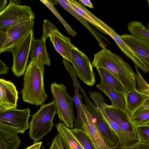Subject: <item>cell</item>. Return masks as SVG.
Listing matches in <instances>:
<instances>
[{"label":"cell","instance_id":"cell-1","mask_svg":"<svg viewBox=\"0 0 149 149\" xmlns=\"http://www.w3.org/2000/svg\"><path fill=\"white\" fill-rule=\"evenodd\" d=\"M92 65L93 67L104 68L115 77L123 85L126 96L130 92L136 89V73L132 67L106 47L94 55Z\"/></svg>","mask_w":149,"mask_h":149},{"label":"cell","instance_id":"cell-2","mask_svg":"<svg viewBox=\"0 0 149 149\" xmlns=\"http://www.w3.org/2000/svg\"><path fill=\"white\" fill-rule=\"evenodd\" d=\"M44 66L34 59L31 60L27 65L21 91L24 102L39 105L43 104L47 98L44 89Z\"/></svg>","mask_w":149,"mask_h":149},{"label":"cell","instance_id":"cell-3","mask_svg":"<svg viewBox=\"0 0 149 149\" xmlns=\"http://www.w3.org/2000/svg\"><path fill=\"white\" fill-rule=\"evenodd\" d=\"M56 110L53 100L49 103L41 105L39 110L31 116L29 123V135L34 142L40 141L51 130L54 125L53 120Z\"/></svg>","mask_w":149,"mask_h":149},{"label":"cell","instance_id":"cell-4","mask_svg":"<svg viewBox=\"0 0 149 149\" xmlns=\"http://www.w3.org/2000/svg\"><path fill=\"white\" fill-rule=\"evenodd\" d=\"M51 91L56 107V114L60 120L68 127L72 129L74 122V97L67 93L63 84L54 82L51 85Z\"/></svg>","mask_w":149,"mask_h":149},{"label":"cell","instance_id":"cell-5","mask_svg":"<svg viewBox=\"0 0 149 149\" xmlns=\"http://www.w3.org/2000/svg\"><path fill=\"white\" fill-rule=\"evenodd\" d=\"M35 16L31 8L10 0L8 5L0 12V29H8L15 25L26 21Z\"/></svg>","mask_w":149,"mask_h":149},{"label":"cell","instance_id":"cell-6","mask_svg":"<svg viewBox=\"0 0 149 149\" xmlns=\"http://www.w3.org/2000/svg\"><path fill=\"white\" fill-rule=\"evenodd\" d=\"M105 110L109 117L121 128L125 136L127 146L139 142L136 133L135 126L130 116L125 110L104 103Z\"/></svg>","mask_w":149,"mask_h":149},{"label":"cell","instance_id":"cell-7","mask_svg":"<svg viewBox=\"0 0 149 149\" xmlns=\"http://www.w3.org/2000/svg\"><path fill=\"white\" fill-rule=\"evenodd\" d=\"M30 113L29 108L22 110L14 108L0 112V128L23 134L29 128Z\"/></svg>","mask_w":149,"mask_h":149},{"label":"cell","instance_id":"cell-8","mask_svg":"<svg viewBox=\"0 0 149 149\" xmlns=\"http://www.w3.org/2000/svg\"><path fill=\"white\" fill-rule=\"evenodd\" d=\"M81 108L79 118L74 119V128L85 132L94 149H112L105 142L98 131L93 119L81 98Z\"/></svg>","mask_w":149,"mask_h":149},{"label":"cell","instance_id":"cell-9","mask_svg":"<svg viewBox=\"0 0 149 149\" xmlns=\"http://www.w3.org/2000/svg\"><path fill=\"white\" fill-rule=\"evenodd\" d=\"M33 35V30L10 51L13 56L11 70L13 74L18 77L24 74L26 70Z\"/></svg>","mask_w":149,"mask_h":149},{"label":"cell","instance_id":"cell-10","mask_svg":"<svg viewBox=\"0 0 149 149\" xmlns=\"http://www.w3.org/2000/svg\"><path fill=\"white\" fill-rule=\"evenodd\" d=\"M71 56L77 76L86 85L93 86L96 81L90 59L75 46L71 50Z\"/></svg>","mask_w":149,"mask_h":149},{"label":"cell","instance_id":"cell-11","mask_svg":"<svg viewBox=\"0 0 149 149\" xmlns=\"http://www.w3.org/2000/svg\"><path fill=\"white\" fill-rule=\"evenodd\" d=\"M80 90L85 101V106L91 116L102 137L107 144L112 149L115 148L113 137L111 129L104 120L97 107L89 100L83 89L80 85Z\"/></svg>","mask_w":149,"mask_h":149},{"label":"cell","instance_id":"cell-12","mask_svg":"<svg viewBox=\"0 0 149 149\" xmlns=\"http://www.w3.org/2000/svg\"><path fill=\"white\" fill-rule=\"evenodd\" d=\"M34 19H31L9 28L6 40L0 49V53L6 51L10 52L32 30L34 24Z\"/></svg>","mask_w":149,"mask_h":149},{"label":"cell","instance_id":"cell-13","mask_svg":"<svg viewBox=\"0 0 149 149\" xmlns=\"http://www.w3.org/2000/svg\"><path fill=\"white\" fill-rule=\"evenodd\" d=\"M18 92L9 81L0 79V112L17 108Z\"/></svg>","mask_w":149,"mask_h":149},{"label":"cell","instance_id":"cell-14","mask_svg":"<svg viewBox=\"0 0 149 149\" xmlns=\"http://www.w3.org/2000/svg\"><path fill=\"white\" fill-rule=\"evenodd\" d=\"M49 38L57 52L72 63L71 51L75 46L70 38L63 35L57 29L53 32Z\"/></svg>","mask_w":149,"mask_h":149},{"label":"cell","instance_id":"cell-15","mask_svg":"<svg viewBox=\"0 0 149 149\" xmlns=\"http://www.w3.org/2000/svg\"><path fill=\"white\" fill-rule=\"evenodd\" d=\"M105 102L104 100H100L97 101L95 104L111 129L113 137L115 147L127 146L125 136L121 128L117 124L111 119L107 114L104 107Z\"/></svg>","mask_w":149,"mask_h":149},{"label":"cell","instance_id":"cell-16","mask_svg":"<svg viewBox=\"0 0 149 149\" xmlns=\"http://www.w3.org/2000/svg\"><path fill=\"white\" fill-rule=\"evenodd\" d=\"M120 36L127 45L149 66V44L131 35L124 34Z\"/></svg>","mask_w":149,"mask_h":149},{"label":"cell","instance_id":"cell-17","mask_svg":"<svg viewBox=\"0 0 149 149\" xmlns=\"http://www.w3.org/2000/svg\"><path fill=\"white\" fill-rule=\"evenodd\" d=\"M31 60L34 59L43 66L51 65L50 59L47 51L46 41L42 38L33 39L32 41L30 52Z\"/></svg>","mask_w":149,"mask_h":149},{"label":"cell","instance_id":"cell-18","mask_svg":"<svg viewBox=\"0 0 149 149\" xmlns=\"http://www.w3.org/2000/svg\"><path fill=\"white\" fill-rule=\"evenodd\" d=\"M112 38L122 52L131 59L138 67L145 73L149 72V66L122 39L120 35L116 33Z\"/></svg>","mask_w":149,"mask_h":149},{"label":"cell","instance_id":"cell-19","mask_svg":"<svg viewBox=\"0 0 149 149\" xmlns=\"http://www.w3.org/2000/svg\"><path fill=\"white\" fill-rule=\"evenodd\" d=\"M149 100L148 97L140 93L137 89L132 90L126 96L125 111L132 119L136 111Z\"/></svg>","mask_w":149,"mask_h":149},{"label":"cell","instance_id":"cell-20","mask_svg":"<svg viewBox=\"0 0 149 149\" xmlns=\"http://www.w3.org/2000/svg\"><path fill=\"white\" fill-rule=\"evenodd\" d=\"M56 1L62 7L75 17L86 27L97 40L102 49L107 46L106 43L102 40V38H104L107 42L109 43L108 40L101 35L95 29L90 26L88 23L86 19L78 14L70 6L67 0Z\"/></svg>","mask_w":149,"mask_h":149},{"label":"cell","instance_id":"cell-21","mask_svg":"<svg viewBox=\"0 0 149 149\" xmlns=\"http://www.w3.org/2000/svg\"><path fill=\"white\" fill-rule=\"evenodd\" d=\"M56 127L64 148L65 149H84L71 129L64 123H58L56 125Z\"/></svg>","mask_w":149,"mask_h":149},{"label":"cell","instance_id":"cell-22","mask_svg":"<svg viewBox=\"0 0 149 149\" xmlns=\"http://www.w3.org/2000/svg\"><path fill=\"white\" fill-rule=\"evenodd\" d=\"M101 78L100 83L96 85V87L109 98L111 102V106L125 110L126 101L123 95L114 90L108 85L103 78Z\"/></svg>","mask_w":149,"mask_h":149},{"label":"cell","instance_id":"cell-23","mask_svg":"<svg viewBox=\"0 0 149 149\" xmlns=\"http://www.w3.org/2000/svg\"><path fill=\"white\" fill-rule=\"evenodd\" d=\"M20 144L17 134L0 128V149H17Z\"/></svg>","mask_w":149,"mask_h":149},{"label":"cell","instance_id":"cell-24","mask_svg":"<svg viewBox=\"0 0 149 149\" xmlns=\"http://www.w3.org/2000/svg\"><path fill=\"white\" fill-rule=\"evenodd\" d=\"M101 78H103L108 85L117 92L121 93L125 99L126 95L124 88L121 83L113 75L103 68H97Z\"/></svg>","mask_w":149,"mask_h":149},{"label":"cell","instance_id":"cell-25","mask_svg":"<svg viewBox=\"0 0 149 149\" xmlns=\"http://www.w3.org/2000/svg\"><path fill=\"white\" fill-rule=\"evenodd\" d=\"M131 35L138 38L149 44V29L141 22L131 21L127 25Z\"/></svg>","mask_w":149,"mask_h":149},{"label":"cell","instance_id":"cell-26","mask_svg":"<svg viewBox=\"0 0 149 149\" xmlns=\"http://www.w3.org/2000/svg\"><path fill=\"white\" fill-rule=\"evenodd\" d=\"M135 126H139L149 123V101H147L135 113L131 119Z\"/></svg>","mask_w":149,"mask_h":149},{"label":"cell","instance_id":"cell-27","mask_svg":"<svg viewBox=\"0 0 149 149\" xmlns=\"http://www.w3.org/2000/svg\"><path fill=\"white\" fill-rule=\"evenodd\" d=\"M67 1L70 6L78 14L84 18L88 22L94 26L100 32L104 34H107L104 31L100 28V26L95 22L93 18L81 8L79 1L73 0H67Z\"/></svg>","mask_w":149,"mask_h":149},{"label":"cell","instance_id":"cell-28","mask_svg":"<svg viewBox=\"0 0 149 149\" xmlns=\"http://www.w3.org/2000/svg\"><path fill=\"white\" fill-rule=\"evenodd\" d=\"M71 130L84 149H94L88 136L84 131L75 128Z\"/></svg>","mask_w":149,"mask_h":149},{"label":"cell","instance_id":"cell-29","mask_svg":"<svg viewBox=\"0 0 149 149\" xmlns=\"http://www.w3.org/2000/svg\"><path fill=\"white\" fill-rule=\"evenodd\" d=\"M40 1L49 8L60 20L65 28L67 33L73 37L77 34V33L70 27L60 15L55 8L54 4L52 1L40 0Z\"/></svg>","mask_w":149,"mask_h":149},{"label":"cell","instance_id":"cell-30","mask_svg":"<svg viewBox=\"0 0 149 149\" xmlns=\"http://www.w3.org/2000/svg\"><path fill=\"white\" fill-rule=\"evenodd\" d=\"M136 70V79L137 90L140 93L149 98V84L144 79L141 74L136 65L134 64Z\"/></svg>","mask_w":149,"mask_h":149},{"label":"cell","instance_id":"cell-31","mask_svg":"<svg viewBox=\"0 0 149 149\" xmlns=\"http://www.w3.org/2000/svg\"><path fill=\"white\" fill-rule=\"evenodd\" d=\"M135 129L139 142L149 145V125L135 126Z\"/></svg>","mask_w":149,"mask_h":149},{"label":"cell","instance_id":"cell-32","mask_svg":"<svg viewBox=\"0 0 149 149\" xmlns=\"http://www.w3.org/2000/svg\"><path fill=\"white\" fill-rule=\"evenodd\" d=\"M80 4L81 8L93 18L100 28L112 38L114 34L116 33L113 30L91 13L81 2Z\"/></svg>","mask_w":149,"mask_h":149},{"label":"cell","instance_id":"cell-33","mask_svg":"<svg viewBox=\"0 0 149 149\" xmlns=\"http://www.w3.org/2000/svg\"><path fill=\"white\" fill-rule=\"evenodd\" d=\"M57 29L54 25L48 20L45 19L43 24V35L42 37V39L46 41V39L50 37L53 32Z\"/></svg>","mask_w":149,"mask_h":149},{"label":"cell","instance_id":"cell-34","mask_svg":"<svg viewBox=\"0 0 149 149\" xmlns=\"http://www.w3.org/2000/svg\"><path fill=\"white\" fill-rule=\"evenodd\" d=\"M113 149H149V145L139 142L130 146H117Z\"/></svg>","mask_w":149,"mask_h":149},{"label":"cell","instance_id":"cell-35","mask_svg":"<svg viewBox=\"0 0 149 149\" xmlns=\"http://www.w3.org/2000/svg\"><path fill=\"white\" fill-rule=\"evenodd\" d=\"M49 149H64L59 134L54 138Z\"/></svg>","mask_w":149,"mask_h":149},{"label":"cell","instance_id":"cell-36","mask_svg":"<svg viewBox=\"0 0 149 149\" xmlns=\"http://www.w3.org/2000/svg\"><path fill=\"white\" fill-rule=\"evenodd\" d=\"M7 30L0 29V49L2 48L6 40Z\"/></svg>","mask_w":149,"mask_h":149},{"label":"cell","instance_id":"cell-37","mask_svg":"<svg viewBox=\"0 0 149 149\" xmlns=\"http://www.w3.org/2000/svg\"><path fill=\"white\" fill-rule=\"evenodd\" d=\"M8 67L1 60H0V75H2L8 73Z\"/></svg>","mask_w":149,"mask_h":149},{"label":"cell","instance_id":"cell-38","mask_svg":"<svg viewBox=\"0 0 149 149\" xmlns=\"http://www.w3.org/2000/svg\"><path fill=\"white\" fill-rule=\"evenodd\" d=\"M42 144V142H34L33 145L28 147L25 149H40Z\"/></svg>","mask_w":149,"mask_h":149},{"label":"cell","instance_id":"cell-39","mask_svg":"<svg viewBox=\"0 0 149 149\" xmlns=\"http://www.w3.org/2000/svg\"><path fill=\"white\" fill-rule=\"evenodd\" d=\"M79 1L81 2L84 6H87L90 8H93V6L89 0H79Z\"/></svg>","mask_w":149,"mask_h":149},{"label":"cell","instance_id":"cell-40","mask_svg":"<svg viewBox=\"0 0 149 149\" xmlns=\"http://www.w3.org/2000/svg\"><path fill=\"white\" fill-rule=\"evenodd\" d=\"M7 3L6 0H0V12H1L5 8V6Z\"/></svg>","mask_w":149,"mask_h":149},{"label":"cell","instance_id":"cell-41","mask_svg":"<svg viewBox=\"0 0 149 149\" xmlns=\"http://www.w3.org/2000/svg\"><path fill=\"white\" fill-rule=\"evenodd\" d=\"M147 1L148 3V8L149 9V0H147Z\"/></svg>","mask_w":149,"mask_h":149},{"label":"cell","instance_id":"cell-42","mask_svg":"<svg viewBox=\"0 0 149 149\" xmlns=\"http://www.w3.org/2000/svg\"><path fill=\"white\" fill-rule=\"evenodd\" d=\"M148 124H149V123Z\"/></svg>","mask_w":149,"mask_h":149}]
</instances>
